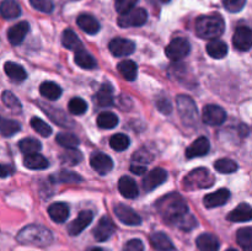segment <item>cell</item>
I'll use <instances>...</instances> for the list:
<instances>
[{
	"mask_svg": "<svg viewBox=\"0 0 252 251\" xmlns=\"http://www.w3.org/2000/svg\"><path fill=\"white\" fill-rule=\"evenodd\" d=\"M29 30H30L29 22L26 21L19 22V24L14 25V26H11L9 29V31H7V39H9L10 43L14 44V46H19V44H21L22 41L25 39Z\"/></svg>",
	"mask_w": 252,
	"mask_h": 251,
	"instance_id": "obj_17",
	"label": "cell"
},
{
	"mask_svg": "<svg viewBox=\"0 0 252 251\" xmlns=\"http://www.w3.org/2000/svg\"><path fill=\"white\" fill-rule=\"evenodd\" d=\"M196 33L199 38L218 39L225 30V24L220 15H204L196 20Z\"/></svg>",
	"mask_w": 252,
	"mask_h": 251,
	"instance_id": "obj_3",
	"label": "cell"
},
{
	"mask_svg": "<svg viewBox=\"0 0 252 251\" xmlns=\"http://www.w3.org/2000/svg\"><path fill=\"white\" fill-rule=\"evenodd\" d=\"M167 179V172L166 170L161 169V167H157V169L152 170L147 176L143 180V188L147 192L153 191L160 185L164 184Z\"/></svg>",
	"mask_w": 252,
	"mask_h": 251,
	"instance_id": "obj_12",
	"label": "cell"
},
{
	"mask_svg": "<svg viewBox=\"0 0 252 251\" xmlns=\"http://www.w3.org/2000/svg\"><path fill=\"white\" fill-rule=\"evenodd\" d=\"M39 93L48 100H58L62 95V88L53 81H44L39 86Z\"/></svg>",
	"mask_w": 252,
	"mask_h": 251,
	"instance_id": "obj_31",
	"label": "cell"
},
{
	"mask_svg": "<svg viewBox=\"0 0 252 251\" xmlns=\"http://www.w3.org/2000/svg\"><path fill=\"white\" fill-rule=\"evenodd\" d=\"M57 181L63 182V184H76V182L83 181V179L76 172L63 170V171L58 172V175H57Z\"/></svg>",
	"mask_w": 252,
	"mask_h": 251,
	"instance_id": "obj_46",
	"label": "cell"
},
{
	"mask_svg": "<svg viewBox=\"0 0 252 251\" xmlns=\"http://www.w3.org/2000/svg\"><path fill=\"white\" fill-rule=\"evenodd\" d=\"M251 219L252 209L250 204L248 203H240L228 216V220L230 221H250Z\"/></svg>",
	"mask_w": 252,
	"mask_h": 251,
	"instance_id": "obj_27",
	"label": "cell"
},
{
	"mask_svg": "<svg viewBox=\"0 0 252 251\" xmlns=\"http://www.w3.org/2000/svg\"><path fill=\"white\" fill-rule=\"evenodd\" d=\"M226 251H238V250H235V249H229V250H226Z\"/></svg>",
	"mask_w": 252,
	"mask_h": 251,
	"instance_id": "obj_56",
	"label": "cell"
},
{
	"mask_svg": "<svg viewBox=\"0 0 252 251\" xmlns=\"http://www.w3.org/2000/svg\"><path fill=\"white\" fill-rule=\"evenodd\" d=\"M94 219V213L91 211H83L79 213L78 218L71 221L68 226V231L71 236L79 235Z\"/></svg>",
	"mask_w": 252,
	"mask_h": 251,
	"instance_id": "obj_16",
	"label": "cell"
},
{
	"mask_svg": "<svg viewBox=\"0 0 252 251\" xmlns=\"http://www.w3.org/2000/svg\"><path fill=\"white\" fill-rule=\"evenodd\" d=\"M236 240H238L239 245L243 248L244 251H251L252 250V230L250 226L240 229L236 234Z\"/></svg>",
	"mask_w": 252,
	"mask_h": 251,
	"instance_id": "obj_37",
	"label": "cell"
},
{
	"mask_svg": "<svg viewBox=\"0 0 252 251\" xmlns=\"http://www.w3.org/2000/svg\"><path fill=\"white\" fill-rule=\"evenodd\" d=\"M157 107L164 115H170L172 112V105L166 97H161L157 101Z\"/></svg>",
	"mask_w": 252,
	"mask_h": 251,
	"instance_id": "obj_51",
	"label": "cell"
},
{
	"mask_svg": "<svg viewBox=\"0 0 252 251\" xmlns=\"http://www.w3.org/2000/svg\"><path fill=\"white\" fill-rule=\"evenodd\" d=\"M31 127L34 132L38 133L42 137H49V135L52 134V132H53L51 126H48V123H46L43 120H41V118L38 117L32 118Z\"/></svg>",
	"mask_w": 252,
	"mask_h": 251,
	"instance_id": "obj_42",
	"label": "cell"
},
{
	"mask_svg": "<svg viewBox=\"0 0 252 251\" xmlns=\"http://www.w3.org/2000/svg\"><path fill=\"white\" fill-rule=\"evenodd\" d=\"M153 157H153L152 153H149L147 149L143 148V149H139L133 154V161H135L139 165H145L148 162L153 161Z\"/></svg>",
	"mask_w": 252,
	"mask_h": 251,
	"instance_id": "obj_47",
	"label": "cell"
},
{
	"mask_svg": "<svg viewBox=\"0 0 252 251\" xmlns=\"http://www.w3.org/2000/svg\"><path fill=\"white\" fill-rule=\"evenodd\" d=\"M225 9L230 12H239L244 9L246 0H223Z\"/></svg>",
	"mask_w": 252,
	"mask_h": 251,
	"instance_id": "obj_50",
	"label": "cell"
},
{
	"mask_svg": "<svg viewBox=\"0 0 252 251\" xmlns=\"http://www.w3.org/2000/svg\"><path fill=\"white\" fill-rule=\"evenodd\" d=\"M94 101L100 107H110L113 105V89L110 84H103L100 90L96 93Z\"/></svg>",
	"mask_w": 252,
	"mask_h": 251,
	"instance_id": "obj_21",
	"label": "cell"
},
{
	"mask_svg": "<svg viewBox=\"0 0 252 251\" xmlns=\"http://www.w3.org/2000/svg\"><path fill=\"white\" fill-rule=\"evenodd\" d=\"M14 174V167L10 166V165H4L0 164V177H9L10 175Z\"/></svg>",
	"mask_w": 252,
	"mask_h": 251,
	"instance_id": "obj_53",
	"label": "cell"
},
{
	"mask_svg": "<svg viewBox=\"0 0 252 251\" xmlns=\"http://www.w3.org/2000/svg\"><path fill=\"white\" fill-rule=\"evenodd\" d=\"M62 44L65 48L70 49V51H80L83 49V43H81L80 38L78 34L73 31V30H65L62 34Z\"/></svg>",
	"mask_w": 252,
	"mask_h": 251,
	"instance_id": "obj_30",
	"label": "cell"
},
{
	"mask_svg": "<svg viewBox=\"0 0 252 251\" xmlns=\"http://www.w3.org/2000/svg\"><path fill=\"white\" fill-rule=\"evenodd\" d=\"M157 208L167 223L182 230H191L197 225L196 218L189 213V207L181 194H166L157 202Z\"/></svg>",
	"mask_w": 252,
	"mask_h": 251,
	"instance_id": "obj_1",
	"label": "cell"
},
{
	"mask_svg": "<svg viewBox=\"0 0 252 251\" xmlns=\"http://www.w3.org/2000/svg\"><path fill=\"white\" fill-rule=\"evenodd\" d=\"M89 251H105V250H103V249H101V248H93V249H90Z\"/></svg>",
	"mask_w": 252,
	"mask_h": 251,
	"instance_id": "obj_55",
	"label": "cell"
},
{
	"mask_svg": "<svg viewBox=\"0 0 252 251\" xmlns=\"http://www.w3.org/2000/svg\"><path fill=\"white\" fill-rule=\"evenodd\" d=\"M196 243L199 251H218L219 248H220L219 240L217 239V236L213 235V234H201V235L197 238Z\"/></svg>",
	"mask_w": 252,
	"mask_h": 251,
	"instance_id": "obj_26",
	"label": "cell"
},
{
	"mask_svg": "<svg viewBox=\"0 0 252 251\" xmlns=\"http://www.w3.org/2000/svg\"><path fill=\"white\" fill-rule=\"evenodd\" d=\"M30 2H31L32 7L44 12V14H49L53 11V2L51 0H30Z\"/></svg>",
	"mask_w": 252,
	"mask_h": 251,
	"instance_id": "obj_49",
	"label": "cell"
},
{
	"mask_svg": "<svg viewBox=\"0 0 252 251\" xmlns=\"http://www.w3.org/2000/svg\"><path fill=\"white\" fill-rule=\"evenodd\" d=\"M207 53L214 59H221L228 54V46L225 42L219 41V39H213L207 44Z\"/></svg>",
	"mask_w": 252,
	"mask_h": 251,
	"instance_id": "obj_32",
	"label": "cell"
},
{
	"mask_svg": "<svg viewBox=\"0 0 252 251\" xmlns=\"http://www.w3.org/2000/svg\"><path fill=\"white\" fill-rule=\"evenodd\" d=\"M56 140L61 147L65 148V149L76 148L79 145V143H80V139L78 138V135L73 134V133H58L56 137Z\"/></svg>",
	"mask_w": 252,
	"mask_h": 251,
	"instance_id": "obj_36",
	"label": "cell"
},
{
	"mask_svg": "<svg viewBox=\"0 0 252 251\" xmlns=\"http://www.w3.org/2000/svg\"><path fill=\"white\" fill-rule=\"evenodd\" d=\"M230 198V191L226 188H220L213 193L207 194L203 198V203L207 208H216L225 204Z\"/></svg>",
	"mask_w": 252,
	"mask_h": 251,
	"instance_id": "obj_19",
	"label": "cell"
},
{
	"mask_svg": "<svg viewBox=\"0 0 252 251\" xmlns=\"http://www.w3.org/2000/svg\"><path fill=\"white\" fill-rule=\"evenodd\" d=\"M117 69H118V71H120L121 75H122L126 80L133 81V80H135V78H137L138 66L133 61L127 59V61L121 62V63L118 64Z\"/></svg>",
	"mask_w": 252,
	"mask_h": 251,
	"instance_id": "obj_33",
	"label": "cell"
},
{
	"mask_svg": "<svg viewBox=\"0 0 252 251\" xmlns=\"http://www.w3.org/2000/svg\"><path fill=\"white\" fill-rule=\"evenodd\" d=\"M4 70L6 75L15 83H21L27 78V73L20 64L14 62H6L4 64Z\"/></svg>",
	"mask_w": 252,
	"mask_h": 251,
	"instance_id": "obj_28",
	"label": "cell"
},
{
	"mask_svg": "<svg viewBox=\"0 0 252 251\" xmlns=\"http://www.w3.org/2000/svg\"><path fill=\"white\" fill-rule=\"evenodd\" d=\"M214 182H216V179L208 169L198 167L189 172V175L182 181V185L186 191H196V189L209 188L213 186Z\"/></svg>",
	"mask_w": 252,
	"mask_h": 251,
	"instance_id": "obj_4",
	"label": "cell"
},
{
	"mask_svg": "<svg viewBox=\"0 0 252 251\" xmlns=\"http://www.w3.org/2000/svg\"><path fill=\"white\" fill-rule=\"evenodd\" d=\"M61 160L63 164L74 166V165H78L79 162H81V160H83V154H81V152H79L76 148H71V149L65 150V153H63V154L61 155Z\"/></svg>",
	"mask_w": 252,
	"mask_h": 251,
	"instance_id": "obj_41",
	"label": "cell"
},
{
	"mask_svg": "<svg viewBox=\"0 0 252 251\" xmlns=\"http://www.w3.org/2000/svg\"><path fill=\"white\" fill-rule=\"evenodd\" d=\"M0 15L5 20H14L21 15V7L16 0H2L0 2Z\"/></svg>",
	"mask_w": 252,
	"mask_h": 251,
	"instance_id": "obj_24",
	"label": "cell"
},
{
	"mask_svg": "<svg viewBox=\"0 0 252 251\" xmlns=\"http://www.w3.org/2000/svg\"><path fill=\"white\" fill-rule=\"evenodd\" d=\"M150 243H152L153 248L158 251H171L174 249V244L171 243L169 236L162 231L153 233L150 236Z\"/></svg>",
	"mask_w": 252,
	"mask_h": 251,
	"instance_id": "obj_25",
	"label": "cell"
},
{
	"mask_svg": "<svg viewBox=\"0 0 252 251\" xmlns=\"http://www.w3.org/2000/svg\"><path fill=\"white\" fill-rule=\"evenodd\" d=\"M115 211L116 217L120 219L122 223H125L126 225H139L142 223V218L139 217V214L132 209L130 207L125 206V204H117L113 208Z\"/></svg>",
	"mask_w": 252,
	"mask_h": 251,
	"instance_id": "obj_10",
	"label": "cell"
},
{
	"mask_svg": "<svg viewBox=\"0 0 252 251\" xmlns=\"http://www.w3.org/2000/svg\"><path fill=\"white\" fill-rule=\"evenodd\" d=\"M68 107L71 115L79 116L86 112V110H88V103H86L85 100H83V98L74 97L69 101Z\"/></svg>",
	"mask_w": 252,
	"mask_h": 251,
	"instance_id": "obj_45",
	"label": "cell"
},
{
	"mask_svg": "<svg viewBox=\"0 0 252 251\" xmlns=\"http://www.w3.org/2000/svg\"><path fill=\"white\" fill-rule=\"evenodd\" d=\"M1 100L2 102H4V105L6 106L7 108H10V110L15 111V112H16V111L17 112L21 111V102H20L19 98H17L11 91H4L1 95Z\"/></svg>",
	"mask_w": 252,
	"mask_h": 251,
	"instance_id": "obj_44",
	"label": "cell"
},
{
	"mask_svg": "<svg viewBox=\"0 0 252 251\" xmlns=\"http://www.w3.org/2000/svg\"><path fill=\"white\" fill-rule=\"evenodd\" d=\"M17 241L22 245H32L44 248L53 243V235L46 226L31 224L25 226L17 234Z\"/></svg>",
	"mask_w": 252,
	"mask_h": 251,
	"instance_id": "obj_2",
	"label": "cell"
},
{
	"mask_svg": "<svg viewBox=\"0 0 252 251\" xmlns=\"http://www.w3.org/2000/svg\"><path fill=\"white\" fill-rule=\"evenodd\" d=\"M148 12L142 7H134L126 14H122L118 17V25L121 27H139L147 22Z\"/></svg>",
	"mask_w": 252,
	"mask_h": 251,
	"instance_id": "obj_7",
	"label": "cell"
},
{
	"mask_svg": "<svg viewBox=\"0 0 252 251\" xmlns=\"http://www.w3.org/2000/svg\"><path fill=\"white\" fill-rule=\"evenodd\" d=\"M176 103L182 123L186 127H194L198 122V111L194 101L187 95H179Z\"/></svg>",
	"mask_w": 252,
	"mask_h": 251,
	"instance_id": "obj_5",
	"label": "cell"
},
{
	"mask_svg": "<svg viewBox=\"0 0 252 251\" xmlns=\"http://www.w3.org/2000/svg\"><path fill=\"white\" fill-rule=\"evenodd\" d=\"M74 61H75V63L83 69H94L96 68V65H97L96 59L94 58L89 52H86L85 49L76 51L75 57H74Z\"/></svg>",
	"mask_w": 252,
	"mask_h": 251,
	"instance_id": "obj_34",
	"label": "cell"
},
{
	"mask_svg": "<svg viewBox=\"0 0 252 251\" xmlns=\"http://www.w3.org/2000/svg\"><path fill=\"white\" fill-rule=\"evenodd\" d=\"M125 251H144V245L139 239H132L126 244Z\"/></svg>",
	"mask_w": 252,
	"mask_h": 251,
	"instance_id": "obj_52",
	"label": "cell"
},
{
	"mask_svg": "<svg viewBox=\"0 0 252 251\" xmlns=\"http://www.w3.org/2000/svg\"><path fill=\"white\" fill-rule=\"evenodd\" d=\"M115 224L108 217H102L94 229V236L97 241H106L115 234Z\"/></svg>",
	"mask_w": 252,
	"mask_h": 251,
	"instance_id": "obj_15",
	"label": "cell"
},
{
	"mask_svg": "<svg viewBox=\"0 0 252 251\" xmlns=\"http://www.w3.org/2000/svg\"><path fill=\"white\" fill-rule=\"evenodd\" d=\"M226 112L217 105H207L203 108L202 121L208 126H220L225 122Z\"/></svg>",
	"mask_w": 252,
	"mask_h": 251,
	"instance_id": "obj_8",
	"label": "cell"
},
{
	"mask_svg": "<svg viewBox=\"0 0 252 251\" xmlns=\"http://www.w3.org/2000/svg\"><path fill=\"white\" fill-rule=\"evenodd\" d=\"M189 52H191V44H189V39L184 38V37L174 38L165 49L166 57L172 62L182 61L185 57L189 56Z\"/></svg>",
	"mask_w": 252,
	"mask_h": 251,
	"instance_id": "obj_6",
	"label": "cell"
},
{
	"mask_svg": "<svg viewBox=\"0 0 252 251\" xmlns=\"http://www.w3.org/2000/svg\"><path fill=\"white\" fill-rule=\"evenodd\" d=\"M76 24H78V26L88 34H96L101 29L100 22H98L93 15L89 14L80 15V16L78 17V20H76Z\"/></svg>",
	"mask_w": 252,
	"mask_h": 251,
	"instance_id": "obj_22",
	"label": "cell"
},
{
	"mask_svg": "<svg viewBox=\"0 0 252 251\" xmlns=\"http://www.w3.org/2000/svg\"><path fill=\"white\" fill-rule=\"evenodd\" d=\"M90 165L97 174L106 175L113 169V160L105 153H94L90 157Z\"/></svg>",
	"mask_w": 252,
	"mask_h": 251,
	"instance_id": "obj_11",
	"label": "cell"
},
{
	"mask_svg": "<svg viewBox=\"0 0 252 251\" xmlns=\"http://www.w3.org/2000/svg\"><path fill=\"white\" fill-rule=\"evenodd\" d=\"M209 149H211V143H209V140L206 137H199L187 148L186 155L189 159L204 157V155L208 154Z\"/></svg>",
	"mask_w": 252,
	"mask_h": 251,
	"instance_id": "obj_18",
	"label": "cell"
},
{
	"mask_svg": "<svg viewBox=\"0 0 252 251\" xmlns=\"http://www.w3.org/2000/svg\"><path fill=\"white\" fill-rule=\"evenodd\" d=\"M48 214L56 223H64L69 217V207L63 202H56L48 207Z\"/></svg>",
	"mask_w": 252,
	"mask_h": 251,
	"instance_id": "obj_23",
	"label": "cell"
},
{
	"mask_svg": "<svg viewBox=\"0 0 252 251\" xmlns=\"http://www.w3.org/2000/svg\"><path fill=\"white\" fill-rule=\"evenodd\" d=\"M38 103L41 105L42 110L48 115V117L51 118L53 122H56L58 126H61V127H66V128L74 127L73 120L69 118L63 111L59 110V108L52 107L51 105H47V103H43V102H38Z\"/></svg>",
	"mask_w": 252,
	"mask_h": 251,
	"instance_id": "obj_14",
	"label": "cell"
},
{
	"mask_svg": "<svg viewBox=\"0 0 252 251\" xmlns=\"http://www.w3.org/2000/svg\"><path fill=\"white\" fill-rule=\"evenodd\" d=\"M138 0H115V7L118 14H126L129 10L134 9Z\"/></svg>",
	"mask_w": 252,
	"mask_h": 251,
	"instance_id": "obj_48",
	"label": "cell"
},
{
	"mask_svg": "<svg viewBox=\"0 0 252 251\" xmlns=\"http://www.w3.org/2000/svg\"><path fill=\"white\" fill-rule=\"evenodd\" d=\"M108 49L115 57H126L135 51V44L127 38H115L108 44Z\"/></svg>",
	"mask_w": 252,
	"mask_h": 251,
	"instance_id": "obj_13",
	"label": "cell"
},
{
	"mask_svg": "<svg viewBox=\"0 0 252 251\" xmlns=\"http://www.w3.org/2000/svg\"><path fill=\"white\" fill-rule=\"evenodd\" d=\"M20 129H21V126L19 122L0 116V134L4 137H12L17 132H20Z\"/></svg>",
	"mask_w": 252,
	"mask_h": 251,
	"instance_id": "obj_35",
	"label": "cell"
},
{
	"mask_svg": "<svg viewBox=\"0 0 252 251\" xmlns=\"http://www.w3.org/2000/svg\"><path fill=\"white\" fill-rule=\"evenodd\" d=\"M233 44L236 49L243 52L250 51L252 46V32L250 27L239 26L233 36Z\"/></svg>",
	"mask_w": 252,
	"mask_h": 251,
	"instance_id": "obj_9",
	"label": "cell"
},
{
	"mask_svg": "<svg viewBox=\"0 0 252 251\" xmlns=\"http://www.w3.org/2000/svg\"><path fill=\"white\" fill-rule=\"evenodd\" d=\"M130 171L135 175H144L147 172V166L145 165H139V164H132L129 167Z\"/></svg>",
	"mask_w": 252,
	"mask_h": 251,
	"instance_id": "obj_54",
	"label": "cell"
},
{
	"mask_svg": "<svg viewBox=\"0 0 252 251\" xmlns=\"http://www.w3.org/2000/svg\"><path fill=\"white\" fill-rule=\"evenodd\" d=\"M19 148L24 154H33V153H38L42 149L41 142H38L34 138H25V139L20 140Z\"/></svg>",
	"mask_w": 252,
	"mask_h": 251,
	"instance_id": "obj_38",
	"label": "cell"
},
{
	"mask_svg": "<svg viewBox=\"0 0 252 251\" xmlns=\"http://www.w3.org/2000/svg\"><path fill=\"white\" fill-rule=\"evenodd\" d=\"M130 144V139L128 135L122 134V133H117V134L112 135L110 139V145L113 150L116 152H123V150L128 149Z\"/></svg>",
	"mask_w": 252,
	"mask_h": 251,
	"instance_id": "obj_40",
	"label": "cell"
},
{
	"mask_svg": "<svg viewBox=\"0 0 252 251\" xmlns=\"http://www.w3.org/2000/svg\"><path fill=\"white\" fill-rule=\"evenodd\" d=\"M118 117L113 112H102L97 117V126L103 129H112L117 127Z\"/></svg>",
	"mask_w": 252,
	"mask_h": 251,
	"instance_id": "obj_39",
	"label": "cell"
},
{
	"mask_svg": "<svg viewBox=\"0 0 252 251\" xmlns=\"http://www.w3.org/2000/svg\"><path fill=\"white\" fill-rule=\"evenodd\" d=\"M24 165L27 169L31 170H44L48 167L49 162L43 155L38 154V153H33V154H29L25 157Z\"/></svg>",
	"mask_w": 252,
	"mask_h": 251,
	"instance_id": "obj_29",
	"label": "cell"
},
{
	"mask_svg": "<svg viewBox=\"0 0 252 251\" xmlns=\"http://www.w3.org/2000/svg\"><path fill=\"white\" fill-rule=\"evenodd\" d=\"M118 189H120L121 194L125 198L133 199L138 197L139 194V189H138V185L132 177L129 176H122L118 181Z\"/></svg>",
	"mask_w": 252,
	"mask_h": 251,
	"instance_id": "obj_20",
	"label": "cell"
},
{
	"mask_svg": "<svg viewBox=\"0 0 252 251\" xmlns=\"http://www.w3.org/2000/svg\"><path fill=\"white\" fill-rule=\"evenodd\" d=\"M214 167L220 174H231L238 170V164L231 159H219L214 162Z\"/></svg>",
	"mask_w": 252,
	"mask_h": 251,
	"instance_id": "obj_43",
	"label": "cell"
}]
</instances>
